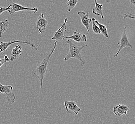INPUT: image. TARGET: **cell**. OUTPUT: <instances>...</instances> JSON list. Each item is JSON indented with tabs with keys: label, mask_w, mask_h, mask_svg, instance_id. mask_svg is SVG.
<instances>
[{
	"label": "cell",
	"mask_w": 135,
	"mask_h": 124,
	"mask_svg": "<svg viewBox=\"0 0 135 124\" xmlns=\"http://www.w3.org/2000/svg\"><path fill=\"white\" fill-rule=\"evenodd\" d=\"M23 11H31L34 12V13H36L38 11V9L36 7H33V8L26 7L17 3H13L12 4H11L10 7L7 11L9 14H11L16 12Z\"/></svg>",
	"instance_id": "6"
},
{
	"label": "cell",
	"mask_w": 135,
	"mask_h": 124,
	"mask_svg": "<svg viewBox=\"0 0 135 124\" xmlns=\"http://www.w3.org/2000/svg\"><path fill=\"white\" fill-rule=\"evenodd\" d=\"M91 23H92V30H93V31L94 32L95 34H101V33L100 31V29L95 23V21L96 20L94 18H91Z\"/></svg>",
	"instance_id": "18"
},
{
	"label": "cell",
	"mask_w": 135,
	"mask_h": 124,
	"mask_svg": "<svg viewBox=\"0 0 135 124\" xmlns=\"http://www.w3.org/2000/svg\"><path fill=\"white\" fill-rule=\"evenodd\" d=\"M6 63V61H5L4 58L0 59V68L3 66V65H4Z\"/></svg>",
	"instance_id": "21"
},
{
	"label": "cell",
	"mask_w": 135,
	"mask_h": 124,
	"mask_svg": "<svg viewBox=\"0 0 135 124\" xmlns=\"http://www.w3.org/2000/svg\"><path fill=\"white\" fill-rule=\"evenodd\" d=\"M66 43L69 45V50L67 54L64 58V61H67L71 58H75L81 62L82 66L85 65V62L81 56V51L84 47H86L87 45H83L81 47H78L75 44H74L71 40L70 39H67L66 40Z\"/></svg>",
	"instance_id": "2"
},
{
	"label": "cell",
	"mask_w": 135,
	"mask_h": 124,
	"mask_svg": "<svg viewBox=\"0 0 135 124\" xmlns=\"http://www.w3.org/2000/svg\"><path fill=\"white\" fill-rule=\"evenodd\" d=\"M65 38L73 40L79 43H82L87 41V37L85 34H81L79 31V29H77L75 32H74V33L71 36H64L63 39Z\"/></svg>",
	"instance_id": "9"
},
{
	"label": "cell",
	"mask_w": 135,
	"mask_h": 124,
	"mask_svg": "<svg viewBox=\"0 0 135 124\" xmlns=\"http://www.w3.org/2000/svg\"><path fill=\"white\" fill-rule=\"evenodd\" d=\"M95 23L97 25V26L98 27V28L100 29V31L101 32V34H102L104 37H105L107 38H108L109 36H108V32H107V26L99 23L98 21H97V20H95Z\"/></svg>",
	"instance_id": "16"
},
{
	"label": "cell",
	"mask_w": 135,
	"mask_h": 124,
	"mask_svg": "<svg viewBox=\"0 0 135 124\" xmlns=\"http://www.w3.org/2000/svg\"><path fill=\"white\" fill-rule=\"evenodd\" d=\"M68 19V18H66L65 19L64 22L61 25V26L60 27V28L57 30L55 33L54 34L53 36L52 37L51 40H56V41H62L64 39V34L65 32L67 30V27L66 25V23L67 22Z\"/></svg>",
	"instance_id": "7"
},
{
	"label": "cell",
	"mask_w": 135,
	"mask_h": 124,
	"mask_svg": "<svg viewBox=\"0 0 135 124\" xmlns=\"http://www.w3.org/2000/svg\"><path fill=\"white\" fill-rule=\"evenodd\" d=\"M57 46V42H55L51 52L49 54L47 55L44 59L42 60L41 62H38L36 68L32 71V74L39 79L40 83V88L42 89L43 87V83L45 76L46 74L47 71V67L49 62L52 54H53Z\"/></svg>",
	"instance_id": "1"
},
{
	"label": "cell",
	"mask_w": 135,
	"mask_h": 124,
	"mask_svg": "<svg viewBox=\"0 0 135 124\" xmlns=\"http://www.w3.org/2000/svg\"><path fill=\"white\" fill-rule=\"evenodd\" d=\"M47 24L48 22L45 17L44 14L40 13L36 22V29L39 34H41L42 33L44 32L47 28Z\"/></svg>",
	"instance_id": "8"
},
{
	"label": "cell",
	"mask_w": 135,
	"mask_h": 124,
	"mask_svg": "<svg viewBox=\"0 0 135 124\" xmlns=\"http://www.w3.org/2000/svg\"><path fill=\"white\" fill-rule=\"evenodd\" d=\"M64 106L66 113L67 114L73 112L77 115L79 112L81 111V109L79 107H78L75 102L74 101H65Z\"/></svg>",
	"instance_id": "10"
},
{
	"label": "cell",
	"mask_w": 135,
	"mask_h": 124,
	"mask_svg": "<svg viewBox=\"0 0 135 124\" xmlns=\"http://www.w3.org/2000/svg\"><path fill=\"white\" fill-rule=\"evenodd\" d=\"M13 87L11 85H3L0 83V93L4 94L9 105H12L16 101V96L12 91Z\"/></svg>",
	"instance_id": "3"
},
{
	"label": "cell",
	"mask_w": 135,
	"mask_h": 124,
	"mask_svg": "<svg viewBox=\"0 0 135 124\" xmlns=\"http://www.w3.org/2000/svg\"><path fill=\"white\" fill-rule=\"evenodd\" d=\"M16 43H22V44H25L29 45L30 47H31L32 49L37 50V47L39 46V45H35L31 43L29 41H18V40H14L13 41H9L7 43H5L4 42L1 41L0 43V53L4 52L6 50V49L8 48L9 46L11 44Z\"/></svg>",
	"instance_id": "4"
},
{
	"label": "cell",
	"mask_w": 135,
	"mask_h": 124,
	"mask_svg": "<svg viewBox=\"0 0 135 124\" xmlns=\"http://www.w3.org/2000/svg\"><path fill=\"white\" fill-rule=\"evenodd\" d=\"M95 6L93 9V13L96 16H101L102 19L104 18V16L103 14V4H99L97 3L96 0L94 1Z\"/></svg>",
	"instance_id": "14"
},
{
	"label": "cell",
	"mask_w": 135,
	"mask_h": 124,
	"mask_svg": "<svg viewBox=\"0 0 135 124\" xmlns=\"http://www.w3.org/2000/svg\"><path fill=\"white\" fill-rule=\"evenodd\" d=\"M22 48L21 45L19 44L16 45L15 48L12 50L11 54L10 56V61L13 62L15 60H16L22 54Z\"/></svg>",
	"instance_id": "13"
},
{
	"label": "cell",
	"mask_w": 135,
	"mask_h": 124,
	"mask_svg": "<svg viewBox=\"0 0 135 124\" xmlns=\"http://www.w3.org/2000/svg\"><path fill=\"white\" fill-rule=\"evenodd\" d=\"M78 3L77 0H68L66 3L68 6V12H71L73 9L75 8Z\"/></svg>",
	"instance_id": "17"
},
{
	"label": "cell",
	"mask_w": 135,
	"mask_h": 124,
	"mask_svg": "<svg viewBox=\"0 0 135 124\" xmlns=\"http://www.w3.org/2000/svg\"><path fill=\"white\" fill-rule=\"evenodd\" d=\"M129 111V109L127 106L124 105H119L114 106L113 109V112L117 116H121L123 115L127 114V111Z\"/></svg>",
	"instance_id": "12"
},
{
	"label": "cell",
	"mask_w": 135,
	"mask_h": 124,
	"mask_svg": "<svg viewBox=\"0 0 135 124\" xmlns=\"http://www.w3.org/2000/svg\"><path fill=\"white\" fill-rule=\"evenodd\" d=\"M123 18L125 19H126L127 18L135 19V12H133V13H129V14H124L123 16Z\"/></svg>",
	"instance_id": "19"
},
{
	"label": "cell",
	"mask_w": 135,
	"mask_h": 124,
	"mask_svg": "<svg viewBox=\"0 0 135 124\" xmlns=\"http://www.w3.org/2000/svg\"><path fill=\"white\" fill-rule=\"evenodd\" d=\"M118 45L119 47V48L117 53L114 56V57H117V55L119 54L120 52L122 50V49L126 47L132 48V46L130 44L126 34V27H124L123 33L122 34V36L120 39L119 42L118 43Z\"/></svg>",
	"instance_id": "5"
},
{
	"label": "cell",
	"mask_w": 135,
	"mask_h": 124,
	"mask_svg": "<svg viewBox=\"0 0 135 124\" xmlns=\"http://www.w3.org/2000/svg\"><path fill=\"white\" fill-rule=\"evenodd\" d=\"M3 55H4V59H5V61H6V62H8L9 61V58H8V56L6 55H5V54H3Z\"/></svg>",
	"instance_id": "22"
},
{
	"label": "cell",
	"mask_w": 135,
	"mask_h": 124,
	"mask_svg": "<svg viewBox=\"0 0 135 124\" xmlns=\"http://www.w3.org/2000/svg\"><path fill=\"white\" fill-rule=\"evenodd\" d=\"M77 14L81 18V23L87 29V32H89L90 24L91 23V19L89 18L88 13H85L83 11L78 12Z\"/></svg>",
	"instance_id": "11"
},
{
	"label": "cell",
	"mask_w": 135,
	"mask_h": 124,
	"mask_svg": "<svg viewBox=\"0 0 135 124\" xmlns=\"http://www.w3.org/2000/svg\"><path fill=\"white\" fill-rule=\"evenodd\" d=\"M10 7V4L7 7H3L0 6V15H1L2 13L6 11H8Z\"/></svg>",
	"instance_id": "20"
},
{
	"label": "cell",
	"mask_w": 135,
	"mask_h": 124,
	"mask_svg": "<svg viewBox=\"0 0 135 124\" xmlns=\"http://www.w3.org/2000/svg\"><path fill=\"white\" fill-rule=\"evenodd\" d=\"M130 3L131 4H133V5H135V0H130Z\"/></svg>",
	"instance_id": "23"
},
{
	"label": "cell",
	"mask_w": 135,
	"mask_h": 124,
	"mask_svg": "<svg viewBox=\"0 0 135 124\" xmlns=\"http://www.w3.org/2000/svg\"><path fill=\"white\" fill-rule=\"evenodd\" d=\"M9 25V21L8 19H4L0 21V38L7 30Z\"/></svg>",
	"instance_id": "15"
}]
</instances>
